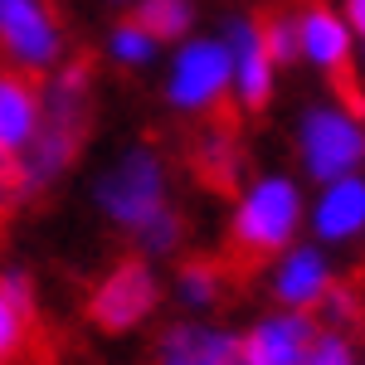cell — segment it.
Returning a JSON list of instances; mask_svg holds the SVG:
<instances>
[{
	"label": "cell",
	"instance_id": "cell-7",
	"mask_svg": "<svg viewBox=\"0 0 365 365\" xmlns=\"http://www.w3.org/2000/svg\"><path fill=\"white\" fill-rule=\"evenodd\" d=\"M156 307H161V278L151 273L146 258H117L83 297V317L103 336H127V331H137Z\"/></svg>",
	"mask_w": 365,
	"mask_h": 365
},
{
	"label": "cell",
	"instance_id": "cell-4",
	"mask_svg": "<svg viewBox=\"0 0 365 365\" xmlns=\"http://www.w3.org/2000/svg\"><path fill=\"white\" fill-rule=\"evenodd\" d=\"M166 170H170L166 141H141L132 151H122L93 190L98 215L117 229H137L156 205H166Z\"/></svg>",
	"mask_w": 365,
	"mask_h": 365
},
{
	"label": "cell",
	"instance_id": "cell-3",
	"mask_svg": "<svg viewBox=\"0 0 365 365\" xmlns=\"http://www.w3.org/2000/svg\"><path fill=\"white\" fill-rule=\"evenodd\" d=\"M190 122L195 127L175 146V156L190 166V180L215 200H239L244 170H249V156H244V108L225 98L215 113L190 117Z\"/></svg>",
	"mask_w": 365,
	"mask_h": 365
},
{
	"label": "cell",
	"instance_id": "cell-1",
	"mask_svg": "<svg viewBox=\"0 0 365 365\" xmlns=\"http://www.w3.org/2000/svg\"><path fill=\"white\" fill-rule=\"evenodd\" d=\"M93 93H98V54H88V49L58 63L54 78L39 88V132L20 151L29 195L49 190L83 156L88 137H93Z\"/></svg>",
	"mask_w": 365,
	"mask_h": 365
},
{
	"label": "cell",
	"instance_id": "cell-20",
	"mask_svg": "<svg viewBox=\"0 0 365 365\" xmlns=\"http://www.w3.org/2000/svg\"><path fill=\"white\" fill-rule=\"evenodd\" d=\"M132 20H137L156 44H161V39H185V29L195 25V5H190V0H137Z\"/></svg>",
	"mask_w": 365,
	"mask_h": 365
},
{
	"label": "cell",
	"instance_id": "cell-21",
	"mask_svg": "<svg viewBox=\"0 0 365 365\" xmlns=\"http://www.w3.org/2000/svg\"><path fill=\"white\" fill-rule=\"evenodd\" d=\"M108 54H113L117 63H127V68H141V63H151V58H156V39H151V34L127 15V20L113 25V34H108Z\"/></svg>",
	"mask_w": 365,
	"mask_h": 365
},
{
	"label": "cell",
	"instance_id": "cell-23",
	"mask_svg": "<svg viewBox=\"0 0 365 365\" xmlns=\"http://www.w3.org/2000/svg\"><path fill=\"white\" fill-rule=\"evenodd\" d=\"M29 200L25 190V170H20V156H5L0 151V229L15 220V210Z\"/></svg>",
	"mask_w": 365,
	"mask_h": 365
},
{
	"label": "cell",
	"instance_id": "cell-9",
	"mask_svg": "<svg viewBox=\"0 0 365 365\" xmlns=\"http://www.w3.org/2000/svg\"><path fill=\"white\" fill-rule=\"evenodd\" d=\"M229 98V49L220 39H190L166 78V103L180 117H205Z\"/></svg>",
	"mask_w": 365,
	"mask_h": 365
},
{
	"label": "cell",
	"instance_id": "cell-22",
	"mask_svg": "<svg viewBox=\"0 0 365 365\" xmlns=\"http://www.w3.org/2000/svg\"><path fill=\"white\" fill-rule=\"evenodd\" d=\"M361 361V346L351 331H336V327H317L307 351V365H356Z\"/></svg>",
	"mask_w": 365,
	"mask_h": 365
},
{
	"label": "cell",
	"instance_id": "cell-8",
	"mask_svg": "<svg viewBox=\"0 0 365 365\" xmlns=\"http://www.w3.org/2000/svg\"><path fill=\"white\" fill-rule=\"evenodd\" d=\"M0 49L20 73H49L63 58V25L54 0H0Z\"/></svg>",
	"mask_w": 365,
	"mask_h": 365
},
{
	"label": "cell",
	"instance_id": "cell-11",
	"mask_svg": "<svg viewBox=\"0 0 365 365\" xmlns=\"http://www.w3.org/2000/svg\"><path fill=\"white\" fill-rule=\"evenodd\" d=\"M317 317L312 312H273L239 336V365H307Z\"/></svg>",
	"mask_w": 365,
	"mask_h": 365
},
{
	"label": "cell",
	"instance_id": "cell-18",
	"mask_svg": "<svg viewBox=\"0 0 365 365\" xmlns=\"http://www.w3.org/2000/svg\"><path fill=\"white\" fill-rule=\"evenodd\" d=\"M253 25H258V39L273 58V68H287V63L302 58V49H297V5L292 0H268L253 15Z\"/></svg>",
	"mask_w": 365,
	"mask_h": 365
},
{
	"label": "cell",
	"instance_id": "cell-5",
	"mask_svg": "<svg viewBox=\"0 0 365 365\" xmlns=\"http://www.w3.org/2000/svg\"><path fill=\"white\" fill-rule=\"evenodd\" d=\"M297 49L322 68L341 108L365 117V78L356 73V39L346 15H336L327 0H297Z\"/></svg>",
	"mask_w": 365,
	"mask_h": 365
},
{
	"label": "cell",
	"instance_id": "cell-15",
	"mask_svg": "<svg viewBox=\"0 0 365 365\" xmlns=\"http://www.w3.org/2000/svg\"><path fill=\"white\" fill-rule=\"evenodd\" d=\"M34 132H39V83L34 73L5 68L0 73V151L20 156Z\"/></svg>",
	"mask_w": 365,
	"mask_h": 365
},
{
	"label": "cell",
	"instance_id": "cell-19",
	"mask_svg": "<svg viewBox=\"0 0 365 365\" xmlns=\"http://www.w3.org/2000/svg\"><path fill=\"white\" fill-rule=\"evenodd\" d=\"M185 229H190V225H185V215L166 200V205H156L132 234H137L141 258H166V253H175L180 244H185Z\"/></svg>",
	"mask_w": 365,
	"mask_h": 365
},
{
	"label": "cell",
	"instance_id": "cell-16",
	"mask_svg": "<svg viewBox=\"0 0 365 365\" xmlns=\"http://www.w3.org/2000/svg\"><path fill=\"white\" fill-rule=\"evenodd\" d=\"M175 297L195 312H210V307H225L229 297H244V292H239V282H234L220 253H190L175 268Z\"/></svg>",
	"mask_w": 365,
	"mask_h": 365
},
{
	"label": "cell",
	"instance_id": "cell-10",
	"mask_svg": "<svg viewBox=\"0 0 365 365\" xmlns=\"http://www.w3.org/2000/svg\"><path fill=\"white\" fill-rule=\"evenodd\" d=\"M220 44L229 49V83L239 88V108L249 117L268 113V103H273V58L258 39L253 15H234Z\"/></svg>",
	"mask_w": 365,
	"mask_h": 365
},
{
	"label": "cell",
	"instance_id": "cell-17",
	"mask_svg": "<svg viewBox=\"0 0 365 365\" xmlns=\"http://www.w3.org/2000/svg\"><path fill=\"white\" fill-rule=\"evenodd\" d=\"M0 365H54V346L39 331V312L20 307L0 287Z\"/></svg>",
	"mask_w": 365,
	"mask_h": 365
},
{
	"label": "cell",
	"instance_id": "cell-24",
	"mask_svg": "<svg viewBox=\"0 0 365 365\" xmlns=\"http://www.w3.org/2000/svg\"><path fill=\"white\" fill-rule=\"evenodd\" d=\"M346 25L351 34H365V0H346Z\"/></svg>",
	"mask_w": 365,
	"mask_h": 365
},
{
	"label": "cell",
	"instance_id": "cell-13",
	"mask_svg": "<svg viewBox=\"0 0 365 365\" xmlns=\"http://www.w3.org/2000/svg\"><path fill=\"white\" fill-rule=\"evenodd\" d=\"M331 282H336V273H331L327 253L317 249V244H297V249L287 244L278 273H273V297L287 312H317V302L327 297Z\"/></svg>",
	"mask_w": 365,
	"mask_h": 365
},
{
	"label": "cell",
	"instance_id": "cell-6",
	"mask_svg": "<svg viewBox=\"0 0 365 365\" xmlns=\"http://www.w3.org/2000/svg\"><path fill=\"white\" fill-rule=\"evenodd\" d=\"M297 161L312 180H341L365 166V117L341 103H312L297 117Z\"/></svg>",
	"mask_w": 365,
	"mask_h": 365
},
{
	"label": "cell",
	"instance_id": "cell-14",
	"mask_svg": "<svg viewBox=\"0 0 365 365\" xmlns=\"http://www.w3.org/2000/svg\"><path fill=\"white\" fill-rule=\"evenodd\" d=\"M312 229L322 244H356L365 239V175H341L327 180V190L312 210Z\"/></svg>",
	"mask_w": 365,
	"mask_h": 365
},
{
	"label": "cell",
	"instance_id": "cell-12",
	"mask_svg": "<svg viewBox=\"0 0 365 365\" xmlns=\"http://www.w3.org/2000/svg\"><path fill=\"white\" fill-rule=\"evenodd\" d=\"M151 365H239V336L205 322H170L156 336Z\"/></svg>",
	"mask_w": 365,
	"mask_h": 365
},
{
	"label": "cell",
	"instance_id": "cell-2",
	"mask_svg": "<svg viewBox=\"0 0 365 365\" xmlns=\"http://www.w3.org/2000/svg\"><path fill=\"white\" fill-rule=\"evenodd\" d=\"M297 225H302V190H297V180L263 175L249 190H239L225 249H220V258L229 263V273L239 282V292H249V282H258V273L292 244Z\"/></svg>",
	"mask_w": 365,
	"mask_h": 365
},
{
	"label": "cell",
	"instance_id": "cell-25",
	"mask_svg": "<svg viewBox=\"0 0 365 365\" xmlns=\"http://www.w3.org/2000/svg\"><path fill=\"white\" fill-rule=\"evenodd\" d=\"M356 365H365V356H361V361H356Z\"/></svg>",
	"mask_w": 365,
	"mask_h": 365
}]
</instances>
